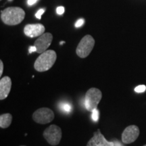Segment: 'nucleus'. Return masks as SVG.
<instances>
[{
  "instance_id": "obj_13",
  "label": "nucleus",
  "mask_w": 146,
  "mask_h": 146,
  "mask_svg": "<svg viewBox=\"0 0 146 146\" xmlns=\"http://www.w3.org/2000/svg\"><path fill=\"white\" fill-rule=\"evenodd\" d=\"M92 112V114H91V118L94 121L97 122L98 120H99V117H100V112L98 111V109L94 110Z\"/></svg>"
},
{
  "instance_id": "obj_19",
  "label": "nucleus",
  "mask_w": 146,
  "mask_h": 146,
  "mask_svg": "<svg viewBox=\"0 0 146 146\" xmlns=\"http://www.w3.org/2000/svg\"><path fill=\"white\" fill-rule=\"evenodd\" d=\"M3 71V64L2 60H0V76H2Z\"/></svg>"
},
{
  "instance_id": "obj_20",
  "label": "nucleus",
  "mask_w": 146,
  "mask_h": 146,
  "mask_svg": "<svg viewBox=\"0 0 146 146\" xmlns=\"http://www.w3.org/2000/svg\"><path fill=\"white\" fill-rule=\"evenodd\" d=\"M29 54H31V53L34 52H36V47L35 46H31L30 47H29Z\"/></svg>"
},
{
  "instance_id": "obj_17",
  "label": "nucleus",
  "mask_w": 146,
  "mask_h": 146,
  "mask_svg": "<svg viewBox=\"0 0 146 146\" xmlns=\"http://www.w3.org/2000/svg\"><path fill=\"white\" fill-rule=\"evenodd\" d=\"M45 12V10L44 9H40L37 11V12H36V14H35V17L36 18H38V19H41V16L42 14Z\"/></svg>"
},
{
  "instance_id": "obj_15",
  "label": "nucleus",
  "mask_w": 146,
  "mask_h": 146,
  "mask_svg": "<svg viewBox=\"0 0 146 146\" xmlns=\"http://www.w3.org/2000/svg\"><path fill=\"white\" fill-rule=\"evenodd\" d=\"M62 109L64 112H70L71 110H72V106L69 104H63V105H62Z\"/></svg>"
},
{
  "instance_id": "obj_2",
  "label": "nucleus",
  "mask_w": 146,
  "mask_h": 146,
  "mask_svg": "<svg viewBox=\"0 0 146 146\" xmlns=\"http://www.w3.org/2000/svg\"><path fill=\"white\" fill-rule=\"evenodd\" d=\"M57 59V54L54 50H46L36 58L34 68L38 72H45L54 66Z\"/></svg>"
},
{
  "instance_id": "obj_21",
  "label": "nucleus",
  "mask_w": 146,
  "mask_h": 146,
  "mask_svg": "<svg viewBox=\"0 0 146 146\" xmlns=\"http://www.w3.org/2000/svg\"><path fill=\"white\" fill-rule=\"evenodd\" d=\"M38 0H28V1H27V3H28L29 5H32L35 3L36 1H37Z\"/></svg>"
},
{
  "instance_id": "obj_10",
  "label": "nucleus",
  "mask_w": 146,
  "mask_h": 146,
  "mask_svg": "<svg viewBox=\"0 0 146 146\" xmlns=\"http://www.w3.org/2000/svg\"><path fill=\"white\" fill-rule=\"evenodd\" d=\"M87 146H114V143L107 141L100 129H98L96 132H94V137L88 141Z\"/></svg>"
},
{
  "instance_id": "obj_18",
  "label": "nucleus",
  "mask_w": 146,
  "mask_h": 146,
  "mask_svg": "<svg viewBox=\"0 0 146 146\" xmlns=\"http://www.w3.org/2000/svg\"><path fill=\"white\" fill-rule=\"evenodd\" d=\"M56 12H57V14H59V15H62V14H63L64 12V8L62 6L58 7L57 9H56Z\"/></svg>"
},
{
  "instance_id": "obj_11",
  "label": "nucleus",
  "mask_w": 146,
  "mask_h": 146,
  "mask_svg": "<svg viewBox=\"0 0 146 146\" xmlns=\"http://www.w3.org/2000/svg\"><path fill=\"white\" fill-rule=\"evenodd\" d=\"M12 88V80L9 76H3L0 80V100H5Z\"/></svg>"
},
{
  "instance_id": "obj_12",
  "label": "nucleus",
  "mask_w": 146,
  "mask_h": 146,
  "mask_svg": "<svg viewBox=\"0 0 146 146\" xmlns=\"http://www.w3.org/2000/svg\"><path fill=\"white\" fill-rule=\"evenodd\" d=\"M12 116L11 114L6 113L0 116V127L2 129H6L9 127L12 123Z\"/></svg>"
},
{
  "instance_id": "obj_1",
  "label": "nucleus",
  "mask_w": 146,
  "mask_h": 146,
  "mask_svg": "<svg viewBox=\"0 0 146 146\" xmlns=\"http://www.w3.org/2000/svg\"><path fill=\"white\" fill-rule=\"evenodd\" d=\"M25 17V12L19 7H9L1 12V19L5 25L14 26L21 23Z\"/></svg>"
},
{
  "instance_id": "obj_24",
  "label": "nucleus",
  "mask_w": 146,
  "mask_h": 146,
  "mask_svg": "<svg viewBox=\"0 0 146 146\" xmlns=\"http://www.w3.org/2000/svg\"><path fill=\"white\" fill-rule=\"evenodd\" d=\"M143 146H146V145H143Z\"/></svg>"
},
{
  "instance_id": "obj_6",
  "label": "nucleus",
  "mask_w": 146,
  "mask_h": 146,
  "mask_svg": "<svg viewBox=\"0 0 146 146\" xmlns=\"http://www.w3.org/2000/svg\"><path fill=\"white\" fill-rule=\"evenodd\" d=\"M54 113L48 108H41L36 110L33 114V119L35 123L45 125L54 120Z\"/></svg>"
},
{
  "instance_id": "obj_5",
  "label": "nucleus",
  "mask_w": 146,
  "mask_h": 146,
  "mask_svg": "<svg viewBox=\"0 0 146 146\" xmlns=\"http://www.w3.org/2000/svg\"><path fill=\"white\" fill-rule=\"evenodd\" d=\"M45 140L52 145H57L62 139V129L57 125H52L47 127L43 134Z\"/></svg>"
},
{
  "instance_id": "obj_8",
  "label": "nucleus",
  "mask_w": 146,
  "mask_h": 146,
  "mask_svg": "<svg viewBox=\"0 0 146 146\" xmlns=\"http://www.w3.org/2000/svg\"><path fill=\"white\" fill-rule=\"evenodd\" d=\"M139 135V129L137 126L130 125L122 133V141L123 143L130 144L134 142Z\"/></svg>"
},
{
  "instance_id": "obj_4",
  "label": "nucleus",
  "mask_w": 146,
  "mask_h": 146,
  "mask_svg": "<svg viewBox=\"0 0 146 146\" xmlns=\"http://www.w3.org/2000/svg\"><path fill=\"white\" fill-rule=\"evenodd\" d=\"M95 45V39L92 36L87 35L82 38L81 41L76 47V52L78 57L85 58L87 57L91 51L93 50Z\"/></svg>"
},
{
  "instance_id": "obj_7",
  "label": "nucleus",
  "mask_w": 146,
  "mask_h": 146,
  "mask_svg": "<svg viewBox=\"0 0 146 146\" xmlns=\"http://www.w3.org/2000/svg\"><path fill=\"white\" fill-rule=\"evenodd\" d=\"M53 40V36L50 33H44L35 42L34 45L36 48V53L42 54L50 47Z\"/></svg>"
},
{
  "instance_id": "obj_3",
  "label": "nucleus",
  "mask_w": 146,
  "mask_h": 146,
  "mask_svg": "<svg viewBox=\"0 0 146 146\" xmlns=\"http://www.w3.org/2000/svg\"><path fill=\"white\" fill-rule=\"evenodd\" d=\"M102 98V91L99 89L95 87L89 89L85 96V106L87 110L93 112L97 109Z\"/></svg>"
},
{
  "instance_id": "obj_16",
  "label": "nucleus",
  "mask_w": 146,
  "mask_h": 146,
  "mask_svg": "<svg viewBox=\"0 0 146 146\" xmlns=\"http://www.w3.org/2000/svg\"><path fill=\"white\" fill-rule=\"evenodd\" d=\"M84 23H85V20L83 19V18H81V19L78 20V21L76 22L74 26H75L76 28H78V27H81L83 26Z\"/></svg>"
},
{
  "instance_id": "obj_23",
  "label": "nucleus",
  "mask_w": 146,
  "mask_h": 146,
  "mask_svg": "<svg viewBox=\"0 0 146 146\" xmlns=\"http://www.w3.org/2000/svg\"><path fill=\"white\" fill-rule=\"evenodd\" d=\"M21 146H25V145H21Z\"/></svg>"
},
{
  "instance_id": "obj_22",
  "label": "nucleus",
  "mask_w": 146,
  "mask_h": 146,
  "mask_svg": "<svg viewBox=\"0 0 146 146\" xmlns=\"http://www.w3.org/2000/svg\"><path fill=\"white\" fill-rule=\"evenodd\" d=\"M63 43H64V41H62V42H60V45L63 44Z\"/></svg>"
},
{
  "instance_id": "obj_9",
  "label": "nucleus",
  "mask_w": 146,
  "mask_h": 146,
  "mask_svg": "<svg viewBox=\"0 0 146 146\" xmlns=\"http://www.w3.org/2000/svg\"><path fill=\"white\" fill-rule=\"evenodd\" d=\"M25 35L31 38L39 36L45 33V27L41 24L27 25L24 28Z\"/></svg>"
},
{
  "instance_id": "obj_14",
  "label": "nucleus",
  "mask_w": 146,
  "mask_h": 146,
  "mask_svg": "<svg viewBox=\"0 0 146 146\" xmlns=\"http://www.w3.org/2000/svg\"><path fill=\"white\" fill-rule=\"evenodd\" d=\"M146 90V86L145 85H139V86L136 87L135 88V91L137 93H143Z\"/></svg>"
}]
</instances>
